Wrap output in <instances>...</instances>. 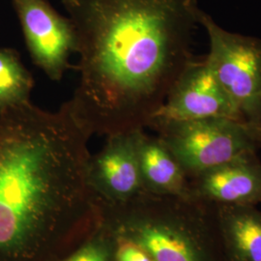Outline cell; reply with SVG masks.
<instances>
[{
  "label": "cell",
  "mask_w": 261,
  "mask_h": 261,
  "mask_svg": "<svg viewBox=\"0 0 261 261\" xmlns=\"http://www.w3.org/2000/svg\"><path fill=\"white\" fill-rule=\"evenodd\" d=\"M76 36L68 101L92 136L143 129L190 59L197 0H62Z\"/></svg>",
  "instance_id": "6da1fadb"
},
{
  "label": "cell",
  "mask_w": 261,
  "mask_h": 261,
  "mask_svg": "<svg viewBox=\"0 0 261 261\" xmlns=\"http://www.w3.org/2000/svg\"><path fill=\"white\" fill-rule=\"evenodd\" d=\"M91 136L69 102L0 110V261L59 260L99 226Z\"/></svg>",
  "instance_id": "7a4b0ae2"
},
{
  "label": "cell",
  "mask_w": 261,
  "mask_h": 261,
  "mask_svg": "<svg viewBox=\"0 0 261 261\" xmlns=\"http://www.w3.org/2000/svg\"><path fill=\"white\" fill-rule=\"evenodd\" d=\"M192 199L144 191L124 203L96 201L103 228L139 245L152 261H209L201 229L189 210Z\"/></svg>",
  "instance_id": "3957f363"
},
{
  "label": "cell",
  "mask_w": 261,
  "mask_h": 261,
  "mask_svg": "<svg viewBox=\"0 0 261 261\" xmlns=\"http://www.w3.org/2000/svg\"><path fill=\"white\" fill-rule=\"evenodd\" d=\"M158 130L160 140L186 174L195 176L252 155L261 143L259 130L246 122L225 117L171 123Z\"/></svg>",
  "instance_id": "277c9868"
},
{
  "label": "cell",
  "mask_w": 261,
  "mask_h": 261,
  "mask_svg": "<svg viewBox=\"0 0 261 261\" xmlns=\"http://www.w3.org/2000/svg\"><path fill=\"white\" fill-rule=\"evenodd\" d=\"M198 22L208 33L205 61L243 120L261 133V42L221 28L199 11Z\"/></svg>",
  "instance_id": "5b68a950"
},
{
  "label": "cell",
  "mask_w": 261,
  "mask_h": 261,
  "mask_svg": "<svg viewBox=\"0 0 261 261\" xmlns=\"http://www.w3.org/2000/svg\"><path fill=\"white\" fill-rule=\"evenodd\" d=\"M212 117L244 121L205 60H191L147 126L158 130L171 123Z\"/></svg>",
  "instance_id": "8992f818"
},
{
  "label": "cell",
  "mask_w": 261,
  "mask_h": 261,
  "mask_svg": "<svg viewBox=\"0 0 261 261\" xmlns=\"http://www.w3.org/2000/svg\"><path fill=\"white\" fill-rule=\"evenodd\" d=\"M33 62L53 81L59 82L72 68L76 53L75 28L47 0H13Z\"/></svg>",
  "instance_id": "52a82bcc"
},
{
  "label": "cell",
  "mask_w": 261,
  "mask_h": 261,
  "mask_svg": "<svg viewBox=\"0 0 261 261\" xmlns=\"http://www.w3.org/2000/svg\"><path fill=\"white\" fill-rule=\"evenodd\" d=\"M140 130L107 137L103 149L90 156L87 179L97 200L124 203L145 191L138 154Z\"/></svg>",
  "instance_id": "ba28073f"
},
{
  "label": "cell",
  "mask_w": 261,
  "mask_h": 261,
  "mask_svg": "<svg viewBox=\"0 0 261 261\" xmlns=\"http://www.w3.org/2000/svg\"><path fill=\"white\" fill-rule=\"evenodd\" d=\"M197 177L192 197L223 205H252L261 201V165L253 154L210 169Z\"/></svg>",
  "instance_id": "9c48e42d"
},
{
  "label": "cell",
  "mask_w": 261,
  "mask_h": 261,
  "mask_svg": "<svg viewBox=\"0 0 261 261\" xmlns=\"http://www.w3.org/2000/svg\"><path fill=\"white\" fill-rule=\"evenodd\" d=\"M138 154L144 190L161 196L192 197L186 172L159 139L139 132Z\"/></svg>",
  "instance_id": "30bf717a"
},
{
  "label": "cell",
  "mask_w": 261,
  "mask_h": 261,
  "mask_svg": "<svg viewBox=\"0 0 261 261\" xmlns=\"http://www.w3.org/2000/svg\"><path fill=\"white\" fill-rule=\"evenodd\" d=\"M220 224L230 261H261V213L252 205H223Z\"/></svg>",
  "instance_id": "8fae6325"
},
{
  "label": "cell",
  "mask_w": 261,
  "mask_h": 261,
  "mask_svg": "<svg viewBox=\"0 0 261 261\" xmlns=\"http://www.w3.org/2000/svg\"><path fill=\"white\" fill-rule=\"evenodd\" d=\"M33 84L19 55L14 49H0V110L28 102Z\"/></svg>",
  "instance_id": "7c38bea8"
},
{
  "label": "cell",
  "mask_w": 261,
  "mask_h": 261,
  "mask_svg": "<svg viewBox=\"0 0 261 261\" xmlns=\"http://www.w3.org/2000/svg\"><path fill=\"white\" fill-rule=\"evenodd\" d=\"M113 238L100 224L83 244L57 261H112Z\"/></svg>",
  "instance_id": "4fadbf2b"
},
{
  "label": "cell",
  "mask_w": 261,
  "mask_h": 261,
  "mask_svg": "<svg viewBox=\"0 0 261 261\" xmlns=\"http://www.w3.org/2000/svg\"><path fill=\"white\" fill-rule=\"evenodd\" d=\"M112 238V261H152L148 253L136 243L123 238Z\"/></svg>",
  "instance_id": "5bb4252c"
}]
</instances>
